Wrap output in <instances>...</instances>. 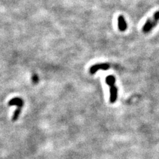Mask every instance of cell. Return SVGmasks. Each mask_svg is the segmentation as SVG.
Here are the masks:
<instances>
[{
    "mask_svg": "<svg viewBox=\"0 0 159 159\" xmlns=\"http://www.w3.org/2000/svg\"><path fill=\"white\" fill-rule=\"evenodd\" d=\"M152 20H153V22L154 23V25H156L159 22V10L156 12L154 13V14L152 16Z\"/></svg>",
    "mask_w": 159,
    "mask_h": 159,
    "instance_id": "cell-5",
    "label": "cell"
},
{
    "mask_svg": "<svg viewBox=\"0 0 159 159\" xmlns=\"http://www.w3.org/2000/svg\"><path fill=\"white\" fill-rule=\"evenodd\" d=\"M38 79H39V78H38V76H37V75H36V74H34V75L33 76V77H32V80H33V82L35 84L37 83L38 81H39Z\"/></svg>",
    "mask_w": 159,
    "mask_h": 159,
    "instance_id": "cell-6",
    "label": "cell"
},
{
    "mask_svg": "<svg viewBox=\"0 0 159 159\" xmlns=\"http://www.w3.org/2000/svg\"><path fill=\"white\" fill-rule=\"evenodd\" d=\"M110 68V65L108 63H99L94 64L90 68V73L91 74H94L98 70H108Z\"/></svg>",
    "mask_w": 159,
    "mask_h": 159,
    "instance_id": "cell-3",
    "label": "cell"
},
{
    "mask_svg": "<svg viewBox=\"0 0 159 159\" xmlns=\"http://www.w3.org/2000/svg\"><path fill=\"white\" fill-rule=\"evenodd\" d=\"M118 22V29L120 31L124 32L127 29V24L126 20L123 15H119L117 19Z\"/></svg>",
    "mask_w": 159,
    "mask_h": 159,
    "instance_id": "cell-4",
    "label": "cell"
},
{
    "mask_svg": "<svg viewBox=\"0 0 159 159\" xmlns=\"http://www.w3.org/2000/svg\"><path fill=\"white\" fill-rule=\"evenodd\" d=\"M106 83L110 86V102L111 104H113L115 102L117 98V88L115 86V78L113 76L110 75L107 76L106 78Z\"/></svg>",
    "mask_w": 159,
    "mask_h": 159,
    "instance_id": "cell-1",
    "label": "cell"
},
{
    "mask_svg": "<svg viewBox=\"0 0 159 159\" xmlns=\"http://www.w3.org/2000/svg\"><path fill=\"white\" fill-rule=\"evenodd\" d=\"M8 105L9 106H17V110H15L13 115V117H12V121H15L17 120V119L19 118V115L21 112L22 108H23V107L24 106L23 100L20 98H13V99L10 100L9 103H8Z\"/></svg>",
    "mask_w": 159,
    "mask_h": 159,
    "instance_id": "cell-2",
    "label": "cell"
}]
</instances>
